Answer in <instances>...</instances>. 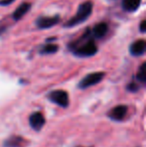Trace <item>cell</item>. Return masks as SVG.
Segmentation results:
<instances>
[{
  "label": "cell",
  "instance_id": "1",
  "mask_svg": "<svg viewBox=\"0 0 146 147\" xmlns=\"http://www.w3.org/2000/svg\"><path fill=\"white\" fill-rule=\"evenodd\" d=\"M86 34L83 35L82 39H83L84 42H82L81 39L75 41L72 43V46L71 49L73 50L74 54L77 55L80 57H90L93 56L97 53V46H96V43L94 42L92 39H87L85 40Z\"/></svg>",
  "mask_w": 146,
  "mask_h": 147
},
{
  "label": "cell",
  "instance_id": "2",
  "mask_svg": "<svg viewBox=\"0 0 146 147\" xmlns=\"http://www.w3.org/2000/svg\"><path fill=\"white\" fill-rule=\"evenodd\" d=\"M92 9H93V3L91 1L83 2L79 5L75 15L68 22L65 23V26L66 27H73V26H76L78 24L82 23V22L86 21L88 17L91 15Z\"/></svg>",
  "mask_w": 146,
  "mask_h": 147
},
{
  "label": "cell",
  "instance_id": "3",
  "mask_svg": "<svg viewBox=\"0 0 146 147\" xmlns=\"http://www.w3.org/2000/svg\"><path fill=\"white\" fill-rule=\"evenodd\" d=\"M104 75H105V74H104L103 72H93V73L88 74V75H86L85 77L79 82L78 87L85 89V88L90 87V86L95 85V84L99 83V82L103 79Z\"/></svg>",
  "mask_w": 146,
  "mask_h": 147
},
{
  "label": "cell",
  "instance_id": "4",
  "mask_svg": "<svg viewBox=\"0 0 146 147\" xmlns=\"http://www.w3.org/2000/svg\"><path fill=\"white\" fill-rule=\"evenodd\" d=\"M49 99H50L53 103L63 107V108L67 107L69 104L68 93L64 90H54V91H52V92H50V94H49Z\"/></svg>",
  "mask_w": 146,
  "mask_h": 147
},
{
  "label": "cell",
  "instance_id": "5",
  "mask_svg": "<svg viewBox=\"0 0 146 147\" xmlns=\"http://www.w3.org/2000/svg\"><path fill=\"white\" fill-rule=\"evenodd\" d=\"M59 21V16H53V17H39L36 20V25L40 29H47V28L53 27L56 25Z\"/></svg>",
  "mask_w": 146,
  "mask_h": 147
},
{
  "label": "cell",
  "instance_id": "6",
  "mask_svg": "<svg viewBox=\"0 0 146 147\" xmlns=\"http://www.w3.org/2000/svg\"><path fill=\"white\" fill-rule=\"evenodd\" d=\"M29 123H30V126H31L34 130H37V131H38V130H40L41 128L44 126L45 118H44V116H43L42 113L34 112L30 115Z\"/></svg>",
  "mask_w": 146,
  "mask_h": 147
},
{
  "label": "cell",
  "instance_id": "7",
  "mask_svg": "<svg viewBox=\"0 0 146 147\" xmlns=\"http://www.w3.org/2000/svg\"><path fill=\"white\" fill-rule=\"evenodd\" d=\"M146 49V42L143 39H139L133 42L129 47V51L133 56H141L144 54Z\"/></svg>",
  "mask_w": 146,
  "mask_h": 147
},
{
  "label": "cell",
  "instance_id": "8",
  "mask_svg": "<svg viewBox=\"0 0 146 147\" xmlns=\"http://www.w3.org/2000/svg\"><path fill=\"white\" fill-rule=\"evenodd\" d=\"M127 109L128 108H127V106H125V105H118V106L111 109V111L108 115H109V117L112 120L121 121V120L125 117V115H126Z\"/></svg>",
  "mask_w": 146,
  "mask_h": 147
},
{
  "label": "cell",
  "instance_id": "9",
  "mask_svg": "<svg viewBox=\"0 0 146 147\" xmlns=\"http://www.w3.org/2000/svg\"><path fill=\"white\" fill-rule=\"evenodd\" d=\"M108 31V25L104 22H100V23L96 24L94 28L92 29V35L95 36L96 38H102L106 35Z\"/></svg>",
  "mask_w": 146,
  "mask_h": 147
},
{
  "label": "cell",
  "instance_id": "10",
  "mask_svg": "<svg viewBox=\"0 0 146 147\" xmlns=\"http://www.w3.org/2000/svg\"><path fill=\"white\" fill-rule=\"evenodd\" d=\"M30 7H31V4L30 3H27V2H24L22 3L21 5H19L17 7V9L14 11L13 13V19L15 20H19L29 11Z\"/></svg>",
  "mask_w": 146,
  "mask_h": 147
},
{
  "label": "cell",
  "instance_id": "11",
  "mask_svg": "<svg viewBox=\"0 0 146 147\" xmlns=\"http://www.w3.org/2000/svg\"><path fill=\"white\" fill-rule=\"evenodd\" d=\"M141 0H123L122 7L126 11H135L140 6Z\"/></svg>",
  "mask_w": 146,
  "mask_h": 147
},
{
  "label": "cell",
  "instance_id": "12",
  "mask_svg": "<svg viewBox=\"0 0 146 147\" xmlns=\"http://www.w3.org/2000/svg\"><path fill=\"white\" fill-rule=\"evenodd\" d=\"M58 50V46L56 44H52V43H49V44L45 45L41 48L40 52L43 54H51V53H55Z\"/></svg>",
  "mask_w": 146,
  "mask_h": 147
},
{
  "label": "cell",
  "instance_id": "13",
  "mask_svg": "<svg viewBox=\"0 0 146 147\" xmlns=\"http://www.w3.org/2000/svg\"><path fill=\"white\" fill-rule=\"evenodd\" d=\"M24 140L20 137H12L6 141L5 145L7 147H20V144L23 143Z\"/></svg>",
  "mask_w": 146,
  "mask_h": 147
},
{
  "label": "cell",
  "instance_id": "14",
  "mask_svg": "<svg viewBox=\"0 0 146 147\" xmlns=\"http://www.w3.org/2000/svg\"><path fill=\"white\" fill-rule=\"evenodd\" d=\"M145 63H143L142 65L140 66V68H139L138 70V73H137V79H138V81H140L141 83H145L146 81V74H145Z\"/></svg>",
  "mask_w": 146,
  "mask_h": 147
},
{
  "label": "cell",
  "instance_id": "15",
  "mask_svg": "<svg viewBox=\"0 0 146 147\" xmlns=\"http://www.w3.org/2000/svg\"><path fill=\"white\" fill-rule=\"evenodd\" d=\"M138 85L137 84H135V83H131V84H129L128 85V89L130 91H137L138 90Z\"/></svg>",
  "mask_w": 146,
  "mask_h": 147
},
{
  "label": "cell",
  "instance_id": "16",
  "mask_svg": "<svg viewBox=\"0 0 146 147\" xmlns=\"http://www.w3.org/2000/svg\"><path fill=\"white\" fill-rule=\"evenodd\" d=\"M14 0H0V5L2 6H7L9 4H11Z\"/></svg>",
  "mask_w": 146,
  "mask_h": 147
},
{
  "label": "cell",
  "instance_id": "17",
  "mask_svg": "<svg viewBox=\"0 0 146 147\" xmlns=\"http://www.w3.org/2000/svg\"><path fill=\"white\" fill-rule=\"evenodd\" d=\"M140 31H141V32H145V31H146V21H145V20H143V21L141 22Z\"/></svg>",
  "mask_w": 146,
  "mask_h": 147
}]
</instances>
